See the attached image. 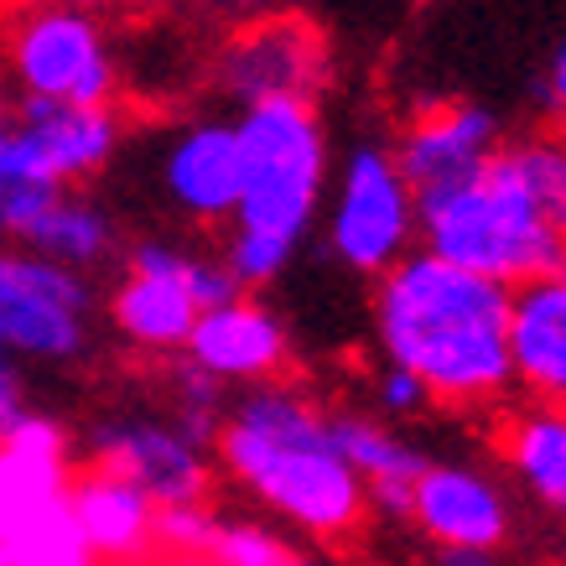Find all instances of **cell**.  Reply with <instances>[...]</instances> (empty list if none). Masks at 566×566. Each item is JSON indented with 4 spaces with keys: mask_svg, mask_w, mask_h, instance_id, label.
<instances>
[{
    "mask_svg": "<svg viewBox=\"0 0 566 566\" xmlns=\"http://www.w3.org/2000/svg\"><path fill=\"white\" fill-rule=\"evenodd\" d=\"M510 292L494 275L411 250L375 286V333L385 364L411 369L442 411H489L515 390Z\"/></svg>",
    "mask_w": 566,
    "mask_h": 566,
    "instance_id": "obj_1",
    "label": "cell"
},
{
    "mask_svg": "<svg viewBox=\"0 0 566 566\" xmlns=\"http://www.w3.org/2000/svg\"><path fill=\"white\" fill-rule=\"evenodd\" d=\"M213 458L265 510L317 541H348L369 520V489L333 447L327 411L292 385H250L223 411Z\"/></svg>",
    "mask_w": 566,
    "mask_h": 566,
    "instance_id": "obj_2",
    "label": "cell"
},
{
    "mask_svg": "<svg viewBox=\"0 0 566 566\" xmlns=\"http://www.w3.org/2000/svg\"><path fill=\"white\" fill-rule=\"evenodd\" d=\"M240 130V208L229 229L223 265L244 292L271 286L307 240L327 192V136L312 99H255L234 120Z\"/></svg>",
    "mask_w": 566,
    "mask_h": 566,
    "instance_id": "obj_3",
    "label": "cell"
},
{
    "mask_svg": "<svg viewBox=\"0 0 566 566\" xmlns=\"http://www.w3.org/2000/svg\"><path fill=\"white\" fill-rule=\"evenodd\" d=\"M421 250L463 271L494 275L504 286L556 275L566 260V240L551 229L504 151H494V161L473 182L421 203Z\"/></svg>",
    "mask_w": 566,
    "mask_h": 566,
    "instance_id": "obj_4",
    "label": "cell"
},
{
    "mask_svg": "<svg viewBox=\"0 0 566 566\" xmlns=\"http://www.w3.org/2000/svg\"><path fill=\"white\" fill-rule=\"evenodd\" d=\"M6 69L21 94L69 104H115L120 73L94 6L32 0L6 32Z\"/></svg>",
    "mask_w": 566,
    "mask_h": 566,
    "instance_id": "obj_5",
    "label": "cell"
},
{
    "mask_svg": "<svg viewBox=\"0 0 566 566\" xmlns=\"http://www.w3.org/2000/svg\"><path fill=\"white\" fill-rule=\"evenodd\" d=\"M421 244V203L390 146L364 140L344 156L327 208V250L359 275H385Z\"/></svg>",
    "mask_w": 566,
    "mask_h": 566,
    "instance_id": "obj_6",
    "label": "cell"
},
{
    "mask_svg": "<svg viewBox=\"0 0 566 566\" xmlns=\"http://www.w3.org/2000/svg\"><path fill=\"white\" fill-rule=\"evenodd\" d=\"M17 125L0 151V177H32V182H78L94 177L120 146V115L115 104H69L21 94Z\"/></svg>",
    "mask_w": 566,
    "mask_h": 566,
    "instance_id": "obj_7",
    "label": "cell"
},
{
    "mask_svg": "<svg viewBox=\"0 0 566 566\" xmlns=\"http://www.w3.org/2000/svg\"><path fill=\"white\" fill-rule=\"evenodd\" d=\"M327 78V42L307 17L265 11L229 36L213 57V84L240 104L255 99H317Z\"/></svg>",
    "mask_w": 566,
    "mask_h": 566,
    "instance_id": "obj_8",
    "label": "cell"
},
{
    "mask_svg": "<svg viewBox=\"0 0 566 566\" xmlns=\"http://www.w3.org/2000/svg\"><path fill=\"white\" fill-rule=\"evenodd\" d=\"M499 146H504V130H499V120L489 109L447 99L411 115V125L400 130V140L390 151L400 161L406 182H411L416 203H431V198L473 182L494 161Z\"/></svg>",
    "mask_w": 566,
    "mask_h": 566,
    "instance_id": "obj_9",
    "label": "cell"
},
{
    "mask_svg": "<svg viewBox=\"0 0 566 566\" xmlns=\"http://www.w3.org/2000/svg\"><path fill=\"white\" fill-rule=\"evenodd\" d=\"M88 452L94 468L130 479L156 504H203L213 489L208 447L188 442L177 427L161 421H99L88 431Z\"/></svg>",
    "mask_w": 566,
    "mask_h": 566,
    "instance_id": "obj_10",
    "label": "cell"
},
{
    "mask_svg": "<svg viewBox=\"0 0 566 566\" xmlns=\"http://www.w3.org/2000/svg\"><path fill=\"white\" fill-rule=\"evenodd\" d=\"M411 525L431 546L504 551L515 535V510L494 479L463 463H427L411 483Z\"/></svg>",
    "mask_w": 566,
    "mask_h": 566,
    "instance_id": "obj_11",
    "label": "cell"
},
{
    "mask_svg": "<svg viewBox=\"0 0 566 566\" xmlns=\"http://www.w3.org/2000/svg\"><path fill=\"white\" fill-rule=\"evenodd\" d=\"M192 364H203L208 375H219L223 385H260L286 369V327L275 312H265L250 296L203 307L182 348Z\"/></svg>",
    "mask_w": 566,
    "mask_h": 566,
    "instance_id": "obj_12",
    "label": "cell"
},
{
    "mask_svg": "<svg viewBox=\"0 0 566 566\" xmlns=\"http://www.w3.org/2000/svg\"><path fill=\"white\" fill-rule=\"evenodd\" d=\"M240 130L229 120H198L167 146L161 156V188L188 219L229 223L240 208Z\"/></svg>",
    "mask_w": 566,
    "mask_h": 566,
    "instance_id": "obj_13",
    "label": "cell"
},
{
    "mask_svg": "<svg viewBox=\"0 0 566 566\" xmlns=\"http://www.w3.org/2000/svg\"><path fill=\"white\" fill-rule=\"evenodd\" d=\"M510 364L525 400L566 406V281L535 275L510 292Z\"/></svg>",
    "mask_w": 566,
    "mask_h": 566,
    "instance_id": "obj_14",
    "label": "cell"
},
{
    "mask_svg": "<svg viewBox=\"0 0 566 566\" xmlns=\"http://www.w3.org/2000/svg\"><path fill=\"white\" fill-rule=\"evenodd\" d=\"M69 504L78 515V531L94 546L99 562L136 566L156 546V499L109 468H88L69 483Z\"/></svg>",
    "mask_w": 566,
    "mask_h": 566,
    "instance_id": "obj_15",
    "label": "cell"
},
{
    "mask_svg": "<svg viewBox=\"0 0 566 566\" xmlns=\"http://www.w3.org/2000/svg\"><path fill=\"white\" fill-rule=\"evenodd\" d=\"M499 458L515 473V483L546 510L566 520V406L525 400L515 411H504L494 431Z\"/></svg>",
    "mask_w": 566,
    "mask_h": 566,
    "instance_id": "obj_16",
    "label": "cell"
},
{
    "mask_svg": "<svg viewBox=\"0 0 566 566\" xmlns=\"http://www.w3.org/2000/svg\"><path fill=\"white\" fill-rule=\"evenodd\" d=\"M69 431L52 416L27 411L17 431L0 442V525L42 499L69 494Z\"/></svg>",
    "mask_w": 566,
    "mask_h": 566,
    "instance_id": "obj_17",
    "label": "cell"
},
{
    "mask_svg": "<svg viewBox=\"0 0 566 566\" xmlns=\"http://www.w3.org/2000/svg\"><path fill=\"white\" fill-rule=\"evenodd\" d=\"M198 302L188 296V286H177L167 275H140L125 271L120 292L109 296V317L136 348H151V354H182L188 348V333L198 323Z\"/></svg>",
    "mask_w": 566,
    "mask_h": 566,
    "instance_id": "obj_18",
    "label": "cell"
},
{
    "mask_svg": "<svg viewBox=\"0 0 566 566\" xmlns=\"http://www.w3.org/2000/svg\"><path fill=\"white\" fill-rule=\"evenodd\" d=\"M88 312H73L63 302L27 292L0 275V348L27 359H78L88 344Z\"/></svg>",
    "mask_w": 566,
    "mask_h": 566,
    "instance_id": "obj_19",
    "label": "cell"
},
{
    "mask_svg": "<svg viewBox=\"0 0 566 566\" xmlns=\"http://www.w3.org/2000/svg\"><path fill=\"white\" fill-rule=\"evenodd\" d=\"M0 551H6V566H99L94 546L78 531L69 494L42 499V504L6 520L0 525Z\"/></svg>",
    "mask_w": 566,
    "mask_h": 566,
    "instance_id": "obj_20",
    "label": "cell"
},
{
    "mask_svg": "<svg viewBox=\"0 0 566 566\" xmlns=\"http://www.w3.org/2000/svg\"><path fill=\"white\" fill-rule=\"evenodd\" d=\"M17 244H27V250H36V255L63 260V265L88 271V265H99V260L115 250V223H109L104 208L88 203V198H69V192H57V198H52V203L27 223V229H21Z\"/></svg>",
    "mask_w": 566,
    "mask_h": 566,
    "instance_id": "obj_21",
    "label": "cell"
},
{
    "mask_svg": "<svg viewBox=\"0 0 566 566\" xmlns=\"http://www.w3.org/2000/svg\"><path fill=\"white\" fill-rule=\"evenodd\" d=\"M327 431H333V447L348 458V468L364 479V489L369 483H416V473L431 463L416 442L359 411H327Z\"/></svg>",
    "mask_w": 566,
    "mask_h": 566,
    "instance_id": "obj_22",
    "label": "cell"
},
{
    "mask_svg": "<svg viewBox=\"0 0 566 566\" xmlns=\"http://www.w3.org/2000/svg\"><path fill=\"white\" fill-rule=\"evenodd\" d=\"M499 151L515 167L520 182L531 188V198L541 203L551 229L566 240V130H541V136L510 140V146H499Z\"/></svg>",
    "mask_w": 566,
    "mask_h": 566,
    "instance_id": "obj_23",
    "label": "cell"
},
{
    "mask_svg": "<svg viewBox=\"0 0 566 566\" xmlns=\"http://www.w3.org/2000/svg\"><path fill=\"white\" fill-rule=\"evenodd\" d=\"M208 556L219 566H286L292 562L286 541L271 525H255V520H223Z\"/></svg>",
    "mask_w": 566,
    "mask_h": 566,
    "instance_id": "obj_24",
    "label": "cell"
},
{
    "mask_svg": "<svg viewBox=\"0 0 566 566\" xmlns=\"http://www.w3.org/2000/svg\"><path fill=\"white\" fill-rule=\"evenodd\" d=\"M223 520L208 504H156V546L177 556H208Z\"/></svg>",
    "mask_w": 566,
    "mask_h": 566,
    "instance_id": "obj_25",
    "label": "cell"
},
{
    "mask_svg": "<svg viewBox=\"0 0 566 566\" xmlns=\"http://www.w3.org/2000/svg\"><path fill=\"white\" fill-rule=\"evenodd\" d=\"M375 400H379V416H390V421H416V416H427L437 400L411 369H400V364H385V375L375 385Z\"/></svg>",
    "mask_w": 566,
    "mask_h": 566,
    "instance_id": "obj_26",
    "label": "cell"
},
{
    "mask_svg": "<svg viewBox=\"0 0 566 566\" xmlns=\"http://www.w3.org/2000/svg\"><path fill=\"white\" fill-rule=\"evenodd\" d=\"M32 411L27 406V390H21V375H17V364H11V354L0 348V442L17 431V421Z\"/></svg>",
    "mask_w": 566,
    "mask_h": 566,
    "instance_id": "obj_27",
    "label": "cell"
},
{
    "mask_svg": "<svg viewBox=\"0 0 566 566\" xmlns=\"http://www.w3.org/2000/svg\"><path fill=\"white\" fill-rule=\"evenodd\" d=\"M546 109H551V120L566 130V42L556 48V57H551V69H546Z\"/></svg>",
    "mask_w": 566,
    "mask_h": 566,
    "instance_id": "obj_28",
    "label": "cell"
},
{
    "mask_svg": "<svg viewBox=\"0 0 566 566\" xmlns=\"http://www.w3.org/2000/svg\"><path fill=\"white\" fill-rule=\"evenodd\" d=\"M431 566H504V562L489 546H437Z\"/></svg>",
    "mask_w": 566,
    "mask_h": 566,
    "instance_id": "obj_29",
    "label": "cell"
},
{
    "mask_svg": "<svg viewBox=\"0 0 566 566\" xmlns=\"http://www.w3.org/2000/svg\"><path fill=\"white\" fill-rule=\"evenodd\" d=\"M11 125H17V115H11V109H0V151H6V140H11Z\"/></svg>",
    "mask_w": 566,
    "mask_h": 566,
    "instance_id": "obj_30",
    "label": "cell"
},
{
    "mask_svg": "<svg viewBox=\"0 0 566 566\" xmlns=\"http://www.w3.org/2000/svg\"><path fill=\"white\" fill-rule=\"evenodd\" d=\"M161 566H219L213 556H177V562H161Z\"/></svg>",
    "mask_w": 566,
    "mask_h": 566,
    "instance_id": "obj_31",
    "label": "cell"
},
{
    "mask_svg": "<svg viewBox=\"0 0 566 566\" xmlns=\"http://www.w3.org/2000/svg\"><path fill=\"white\" fill-rule=\"evenodd\" d=\"M234 6H244V11H275L281 0H234Z\"/></svg>",
    "mask_w": 566,
    "mask_h": 566,
    "instance_id": "obj_32",
    "label": "cell"
},
{
    "mask_svg": "<svg viewBox=\"0 0 566 566\" xmlns=\"http://www.w3.org/2000/svg\"><path fill=\"white\" fill-rule=\"evenodd\" d=\"M84 6H140V0H84Z\"/></svg>",
    "mask_w": 566,
    "mask_h": 566,
    "instance_id": "obj_33",
    "label": "cell"
},
{
    "mask_svg": "<svg viewBox=\"0 0 566 566\" xmlns=\"http://www.w3.org/2000/svg\"><path fill=\"white\" fill-rule=\"evenodd\" d=\"M286 566H312V562H296V556H292V562H286Z\"/></svg>",
    "mask_w": 566,
    "mask_h": 566,
    "instance_id": "obj_34",
    "label": "cell"
},
{
    "mask_svg": "<svg viewBox=\"0 0 566 566\" xmlns=\"http://www.w3.org/2000/svg\"><path fill=\"white\" fill-rule=\"evenodd\" d=\"M562 281H566V260H562Z\"/></svg>",
    "mask_w": 566,
    "mask_h": 566,
    "instance_id": "obj_35",
    "label": "cell"
},
{
    "mask_svg": "<svg viewBox=\"0 0 566 566\" xmlns=\"http://www.w3.org/2000/svg\"><path fill=\"white\" fill-rule=\"evenodd\" d=\"M21 6H32V0H21ZM78 6H84V0H78Z\"/></svg>",
    "mask_w": 566,
    "mask_h": 566,
    "instance_id": "obj_36",
    "label": "cell"
}]
</instances>
